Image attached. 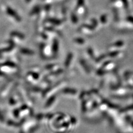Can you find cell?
Returning a JSON list of instances; mask_svg holds the SVG:
<instances>
[{"instance_id":"8","label":"cell","mask_w":133,"mask_h":133,"mask_svg":"<svg viewBox=\"0 0 133 133\" xmlns=\"http://www.w3.org/2000/svg\"><path fill=\"white\" fill-rule=\"evenodd\" d=\"M0 57H1V54H0Z\"/></svg>"},{"instance_id":"7","label":"cell","mask_w":133,"mask_h":133,"mask_svg":"<svg viewBox=\"0 0 133 133\" xmlns=\"http://www.w3.org/2000/svg\"><path fill=\"white\" fill-rule=\"evenodd\" d=\"M30 0H26V1H27V2H29V1H30Z\"/></svg>"},{"instance_id":"4","label":"cell","mask_w":133,"mask_h":133,"mask_svg":"<svg viewBox=\"0 0 133 133\" xmlns=\"http://www.w3.org/2000/svg\"><path fill=\"white\" fill-rule=\"evenodd\" d=\"M123 1V3L125 4V5H124V6H125V8L126 9H127L128 7V1H127V0H122Z\"/></svg>"},{"instance_id":"5","label":"cell","mask_w":133,"mask_h":133,"mask_svg":"<svg viewBox=\"0 0 133 133\" xmlns=\"http://www.w3.org/2000/svg\"><path fill=\"white\" fill-rule=\"evenodd\" d=\"M39 10H40V8H39V7H36L35 9H33V13H34V12H35V13H36V12H38Z\"/></svg>"},{"instance_id":"1","label":"cell","mask_w":133,"mask_h":133,"mask_svg":"<svg viewBox=\"0 0 133 133\" xmlns=\"http://www.w3.org/2000/svg\"><path fill=\"white\" fill-rule=\"evenodd\" d=\"M7 11H8V13L9 14L12 15V17H15L16 19H17V20H19V17L17 15V14L15 13V12H14L12 9H11V8H8V10H7Z\"/></svg>"},{"instance_id":"2","label":"cell","mask_w":133,"mask_h":133,"mask_svg":"<svg viewBox=\"0 0 133 133\" xmlns=\"http://www.w3.org/2000/svg\"><path fill=\"white\" fill-rule=\"evenodd\" d=\"M20 52L22 54H26V55H33V52L30 49H22L20 50Z\"/></svg>"},{"instance_id":"6","label":"cell","mask_w":133,"mask_h":133,"mask_svg":"<svg viewBox=\"0 0 133 133\" xmlns=\"http://www.w3.org/2000/svg\"><path fill=\"white\" fill-rule=\"evenodd\" d=\"M0 121H2V122H3L4 121V118L3 117L2 114H1V112H0Z\"/></svg>"},{"instance_id":"3","label":"cell","mask_w":133,"mask_h":133,"mask_svg":"<svg viewBox=\"0 0 133 133\" xmlns=\"http://www.w3.org/2000/svg\"><path fill=\"white\" fill-rule=\"evenodd\" d=\"M11 35H12V36H18V37L20 38H22V39L24 38V36H23L22 34H21V33H19V32H12V33H11Z\"/></svg>"}]
</instances>
